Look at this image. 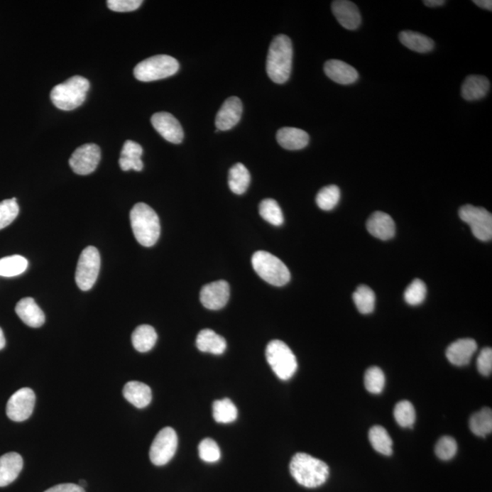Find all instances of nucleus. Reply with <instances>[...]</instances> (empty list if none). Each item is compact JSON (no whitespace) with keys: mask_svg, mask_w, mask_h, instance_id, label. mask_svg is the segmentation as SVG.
I'll return each mask as SVG.
<instances>
[{"mask_svg":"<svg viewBox=\"0 0 492 492\" xmlns=\"http://www.w3.org/2000/svg\"><path fill=\"white\" fill-rule=\"evenodd\" d=\"M290 472L297 483L305 488H317L329 477L327 463L307 453H297L290 462Z\"/></svg>","mask_w":492,"mask_h":492,"instance_id":"1","label":"nucleus"},{"mask_svg":"<svg viewBox=\"0 0 492 492\" xmlns=\"http://www.w3.org/2000/svg\"><path fill=\"white\" fill-rule=\"evenodd\" d=\"M293 61V46L290 38L278 35L270 45L266 72L273 82L283 84L290 77Z\"/></svg>","mask_w":492,"mask_h":492,"instance_id":"2","label":"nucleus"},{"mask_svg":"<svg viewBox=\"0 0 492 492\" xmlns=\"http://www.w3.org/2000/svg\"><path fill=\"white\" fill-rule=\"evenodd\" d=\"M130 219L138 243L146 247L154 246L160 234V219L155 211L149 205L139 202L131 209Z\"/></svg>","mask_w":492,"mask_h":492,"instance_id":"3","label":"nucleus"},{"mask_svg":"<svg viewBox=\"0 0 492 492\" xmlns=\"http://www.w3.org/2000/svg\"><path fill=\"white\" fill-rule=\"evenodd\" d=\"M89 82L82 76H73L55 86L50 92L53 104L62 111H72L85 102Z\"/></svg>","mask_w":492,"mask_h":492,"instance_id":"4","label":"nucleus"},{"mask_svg":"<svg viewBox=\"0 0 492 492\" xmlns=\"http://www.w3.org/2000/svg\"><path fill=\"white\" fill-rule=\"evenodd\" d=\"M253 270L268 284L283 286L290 281L288 266L278 257L266 251H257L252 257Z\"/></svg>","mask_w":492,"mask_h":492,"instance_id":"5","label":"nucleus"},{"mask_svg":"<svg viewBox=\"0 0 492 492\" xmlns=\"http://www.w3.org/2000/svg\"><path fill=\"white\" fill-rule=\"evenodd\" d=\"M266 360L282 381L292 378L297 371V360L290 347L281 340H273L266 347Z\"/></svg>","mask_w":492,"mask_h":492,"instance_id":"6","label":"nucleus"},{"mask_svg":"<svg viewBox=\"0 0 492 492\" xmlns=\"http://www.w3.org/2000/svg\"><path fill=\"white\" fill-rule=\"evenodd\" d=\"M179 62L168 55H156L141 61L134 69V76L143 82L168 78L179 70Z\"/></svg>","mask_w":492,"mask_h":492,"instance_id":"7","label":"nucleus"},{"mask_svg":"<svg viewBox=\"0 0 492 492\" xmlns=\"http://www.w3.org/2000/svg\"><path fill=\"white\" fill-rule=\"evenodd\" d=\"M101 256L97 248L88 246L82 251L76 269V283L82 291H88L97 281Z\"/></svg>","mask_w":492,"mask_h":492,"instance_id":"8","label":"nucleus"},{"mask_svg":"<svg viewBox=\"0 0 492 492\" xmlns=\"http://www.w3.org/2000/svg\"><path fill=\"white\" fill-rule=\"evenodd\" d=\"M459 215L469 225L476 238L483 242L491 240L492 215L486 209L467 204L459 209Z\"/></svg>","mask_w":492,"mask_h":492,"instance_id":"9","label":"nucleus"},{"mask_svg":"<svg viewBox=\"0 0 492 492\" xmlns=\"http://www.w3.org/2000/svg\"><path fill=\"white\" fill-rule=\"evenodd\" d=\"M178 437L172 427H164L157 434L150 449L151 461L156 466L166 465L175 455Z\"/></svg>","mask_w":492,"mask_h":492,"instance_id":"10","label":"nucleus"},{"mask_svg":"<svg viewBox=\"0 0 492 492\" xmlns=\"http://www.w3.org/2000/svg\"><path fill=\"white\" fill-rule=\"evenodd\" d=\"M36 395L30 388L15 392L6 404V416L15 422H22L31 416L34 410Z\"/></svg>","mask_w":492,"mask_h":492,"instance_id":"11","label":"nucleus"},{"mask_svg":"<svg viewBox=\"0 0 492 492\" xmlns=\"http://www.w3.org/2000/svg\"><path fill=\"white\" fill-rule=\"evenodd\" d=\"M101 160V149L94 143H86L77 148L69 160L73 172L80 175H88L94 172Z\"/></svg>","mask_w":492,"mask_h":492,"instance_id":"12","label":"nucleus"},{"mask_svg":"<svg viewBox=\"0 0 492 492\" xmlns=\"http://www.w3.org/2000/svg\"><path fill=\"white\" fill-rule=\"evenodd\" d=\"M230 298V285L224 280H219L205 285L200 293L202 305L210 310H219L224 307Z\"/></svg>","mask_w":492,"mask_h":492,"instance_id":"13","label":"nucleus"},{"mask_svg":"<svg viewBox=\"0 0 492 492\" xmlns=\"http://www.w3.org/2000/svg\"><path fill=\"white\" fill-rule=\"evenodd\" d=\"M153 126L169 143H181L183 140V130L181 124L169 112H157L152 117Z\"/></svg>","mask_w":492,"mask_h":492,"instance_id":"14","label":"nucleus"},{"mask_svg":"<svg viewBox=\"0 0 492 492\" xmlns=\"http://www.w3.org/2000/svg\"><path fill=\"white\" fill-rule=\"evenodd\" d=\"M243 112V104L237 97H230L219 109L215 119V126L218 131H228L239 122Z\"/></svg>","mask_w":492,"mask_h":492,"instance_id":"15","label":"nucleus"},{"mask_svg":"<svg viewBox=\"0 0 492 492\" xmlns=\"http://www.w3.org/2000/svg\"><path fill=\"white\" fill-rule=\"evenodd\" d=\"M334 17L342 27L346 30H356L361 24V16L355 4L347 0H337L332 3Z\"/></svg>","mask_w":492,"mask_h":492,"instance_id":"16","label":"nucleus"},{"mask_svg":"<svg viewBox=\"0 0 492 492\" xmlns=\"http://www.w3.org/2000/svg\"><path fill=\"white\" fill-rule=\"evenodd\" d=\"M476 341L471 339H459L453 342L446 351L447 359L452 365L463 366L468 365L477 351Z\"/></svg>","mask_w":492,"mask_h":492,"instance_id":"17","label":"nucleus"},{"mask_svg":"<svg viewBox=\"0 0 492 492\" xmlns=\"http://www.w3.org/2000/svg\"><path fill=\"white\" fill-rule=\"evenodd\" d=\"M324 73L330 80L339 84L349 85L359 79V72L355 67L342 60H331L327 61L324 67Z\"/></svg>","mask_w":492,"mask_h":492,"instance_id":"18","label":"nucleus"},{"mask_svg":"<svg viewBox=\"0 0 492 492\" xmlns=\"http://www.w3.org/2000/svg\"><path fill=\"white\" fill-rule=\"evenodd\" d=\"M366 229L373 236L387 241L394 237L395 226L390 215L383 212H376L366 222Z\"/></svg>","mask_w":492,"mask_h":492,"instance_id":"19","label":"nucleus"},{"mask_svg":"<svg viewBox=\"0 0 492 492\" xmlns=\"http://www.w3.org/2000/svg\"><path fill=\"white\" fill-rule=\"evenodd\" d=\"M23 469V459L17 452L0 457V487H6L18 477Z\"/></svg>","mask_w":492,"mask_h":492,"instance_id":"20","label":"nucleus"},{"mask_svg":"<svg viewBox=\"0 0 492 492\" xmlns=\"http://www.w3.org/2000/svg\"><path fill=\"white\" fill-rule=\"evenodd\" d=\"M16 313L27 326L34 328L43 327L45 315L33 298L21 299L16 305Z\"/></svg>","mask_w":492,"mask_h":492,"instance_id":"21","label":"nucleus"},{"mask_svg":"<svg viewBox=\"0 0 492 492\" xmlns=\"http://www.w3.org/2000/svg\"><path fill=\"white\" fill-rule=\"evenodd\" d=\"M276 140L285 149L297 151L307 146L310 143V135L301 129L284 127L278 131Z\"/></svg>","mask_w":492,"mask_h":492,"instance_id":"22","label":"nucleus"},{"mask_svg":"<svg viewBox=\"0 0 492 492\" xmlns=\"http://www.w3.org/2000/svg\"><path fill=\"white\" fill-rule=\"evenodd\" d=\"M124 397L135 408H144L152 401V389L149 386L139 381H130L124 386Z\"/></svg>","mask_w":492,"mask_h":492,"instance_id":"23","label":"nucleus"},{"mask_svg":"<svg viewBox=\"0 0 492 492\" xmlns=\"http://www.w3.org/2000/svg\"><path fill=\"white\" fill-rule=\"evenodd\" d=\"M143 153V147L139 143H135L133 141H125L121 153L120 160H119L121 169L124 170V172L130 170L141 172L143 169V163L141 160Z\"/></svg>","mask_w":492,"mask_h":492,"instance_id":"24","label":"nucleus"},{"mask_svg":"<svg viewBox=\"0 0 492 492\" xmlns=\"http://www.w3.org/2000/svg\"><path fill=\"white\" fill-rule=\"evenodd\" d=\"M490 80L486 77L471 75L467 77L461 87V95L466 101H478L484 98L490 91Z\"/></svg>","mask_w":492,"mask_h":492,"instance_id":"25","label":"nucleus"},{"mask_svg":"<svg viewBox=\"0 0 492 492\" xmlns=\"http://www.w3.org/2000/svg\"><path fill=\"white\" fill-rule=\"evenodd\" d=\"M196 346L202 352L222 355L226 349V341L212 329H204L198 334Z\"/></svg>","mask_w":492,"mask_h":492,"instance_id":"26","label":"nucleus"},{"mask_svg":"<svg viewBox=\"0 0 492 492\" xmlns=\"http://www.w3.org/2000/svg\"><path fill=\"white\" fill-rule=\"evenodd\" d=\"M157 333L155 329L149 324H141L133 331L131 341L134 349L141 353H146L153 349L157 342Z\"/></svg>","mask_w":492,"mask_h":492,"instance_id":"27","label":"nucleus"},{"mask_svg":"<svg viewBox=\"0 0 492 492\" xmlns=\"http://www.w3.org/2000/svg\"><path fill=\"white\" fill-rule=\"evenodd\" d=\"M400 40L408 49L419 53H430L434 49V41L432 38L419 32L402 31L400 34Z\"/></svg>","mask_w":492,"mask_h":492,"instance_id":"28","label":"nucleus"},{"mask_svg":"<svg viewBox=\"0 0 492 492\" xmlns=\"http://www.w3.org/2000/svg\"><path fill=\"white\" fill-rule=\"evenodd\" d=\"M251 181L249 170L243 163H236L231 167L228 176V185L236 195H243L248 189Z\"/></svg>","mask_w":492,"mask_h":492,"instance_id":"29","label":"nucleus"},{"mask_svg":"<svg viewBox=\"0 0 492 492\" xmlns=\"http://www.w3.org/2000/svg\"><path fill=\"white\" fill-rule=\"evenodd\" d=\"M369 442L373 448L382 455L390 456L393 453V442L387 430L381 426L371 427L368 433Z\"/></svg>","mask_w":492,"mask_h":492,"instance_id":"30","label":"nucleus"},{"mask_svg":"<svg viewBox=\"0 0 492 492\" xmlns=\"http://www.w3.org/2000/svg\"><path fill=\"white\" fill-rule=\"evenodd\" d=\"M469 429L478 437H486L492 432V411L484 408L472 415L469 420Z\"/></svg>","mask_w":492,"mask_h":492,"instance_id":"31","label":"nucleus"},{"mask_svg":"<svg viewBox=\"0 0 492 492\" xmlns=\"http://www.w3.org/2000/svg\"><path fill=\"white\" fill-rule=\"evenodd\" d=\"M353 300L361 314H371L374 311L376 295L368 285H360L353 294Z\"/></svg>","mask_w":492,"mask_h":492,"instance_id":"32","label":"nucleus"},{"mask_svg":"<svg viewBox=\"0 0 492 492\" xmlns=\"http://www.w3.org/2000/svg\"><path fill=\"white\" fill-rule=\"evenodd\" d=\"M28 268V260L21 256H6L0 259V275L13 278L21 275Z\"/></svg>","mask_w":492,"mask_h":492,"instance_id":"33","label":"nucleus"},{"mask_svg":"<svg viewBox=\"0 0 492 492\" xmlns=\"http://www.w3.org/2000/svg\"><path fill=\"white\" fill-rule=\"evenodd\" d=\"M213 416L218 423H231L237 419L238 410L229 398H224L214 402Z\"/></svg>","mask_w":492,"mask_h":492,"instance_id":"34","label":"nucleus"},{"mask_svg":"<svg viewBox=\"0 0 492 492\" xmlns=\"http://www.w3.org/2000/svg\"><path fill=\"white\" fill-rule=\"evenodd\" d=\"M259 214L269 224L280 226L284 223V215L278 202L273 199H265L259 205Z\"/></svg>","mask_w":492,"mask_h":492,"instance_id":"35","label":"nucleus"},{"mask_svg":"<svg viewBox=\"0 0 492 492\" xmlns=\"http://www.w3.org/2000/svg\"><path fill=\"white\" fill-rule=\"evenodd\" d=\"M394 417L400 427H412L416 421V411L413 405L408 400L398 402L395 407Z\"/></svg>","mask_w":492,"mask_h":492,"instance_id":"36","label":"nucleus"},{"mask_svg":"<svg viewBox=\"0 0 492 492\" xmlns=\"http://www.w3.org/2000/svg\"><path fill=\"white\" fill-rule=\"evenodd\" d=\"M340 200V190L337 185H328L321 189L317 195V204L324 211L332 210Z\"/></svg>","mask_w":492,"mask_h":492,"instance_id":"37","label":"nucleus"},{"mask_svg":"<svg viewBox=\"0 0 492 492\" xmlns=\"http://www.w3.org/2000/svg\"><path fill=\"white\" fill-rule=\"evenodd\" d=\"M364 383L366 390L372 394H381L386 384L384 372L378 366H372L366 371Z\"/></svg>","mask_w":492,"mask_h":492,"instance_id":"38","label":"nucleus"},{"mask_svg":"<svg viewBox=\"0 0 492 492\" xmlns=\"http://www.w3.org/2000/svg\"><path fill=\"white\" fill-rule=\"evenodd\" d=\"M427 288L425 283L420 279H415L405 291L404 298L410 305H417L425 300Z\"/></svg>","mask_w":492,"mask_h":492,"instance_id":"39","label":"nucleus"},{"mask_svg":"<svg viewBox=\"0 0 492 492\" xmlns=\"http://www.w3.org/2000/svg\"><path fill=\"white\" fill-rule=\"evenodd\" d=\"M18 213L17 199H8L0 202V230L9 226L17 218Z\"/></svg>","mask_w":492,"mask_h":492,"instance_id":"40","label":"nucleus"},{"mask_svg":"<svg viewBox=\"0 0 492 492\" xmlns=\"http://www.w3.org/2000/svg\"><path fill=\"white\" fill-rule=\"evenodd\" d=\"M199 456L205 462H217L221 458V452L214 439H204L199 445Z\"/></svg>","mask_w":492,"mask_h":492,"instance_id":"41","label":"nucleus"},{"mask_svg":"<svg viewBox=\"0 0 492 492\" xmlns=\"http://www.w3.org/2000/svg\"><path fill=\"white\" fill-rule=\"evenodd\" d=\"M457 452H458V445L456 440L452 437L445 436L437 442L435 452L442 461H449L454 458Z\"/></svg>","mask_w":492,"mask_h":492,"instance_id":"42","label":"nucleus"},{"mask_svg":"<svg viewBox=\"0 0 492 492\" xmlns=\"http://www.w3.org/2000/svg\"><path fill=\"white\" fill-rule=\"evenodd\" d=\"M143 4L141 0H108L107 6L115 12H131L136 11Z\"/></svg>","mask_w":492,"mask_h":492,"instance_id":"43","label":"nucleus"},{"mask_svg":"<svg viewBox=\"0 0 492 492\" xmlns=\"http://www.w3.org/2000/svg\"><path fill=\"white\" fill-rule=\"evenodd\" d=\"M478 371L481 375L491 376L492 371V350L491 347H485L481 350L477 359Z\"/></svg>","mask_w":492,"mask_h":492,"instance_id":"44","label":"nucleus"},{"mask_svg":"<svg viewBox=\"0 0 492 492\" xmlns=\"http://www.w3.org/2000/svg\"><path fill=\"white\" fill-rule=\"evenodd\" d=\"M44 492H85L84 488L80 487L79 485L72 483H65L57 485L49 488Z\"/></svg>","mask_w":492,"mask_h":492,"instance_id":"45","label":"nucleus"},{"mask_svg":"<svg viewBox=\"0 0 492 492\" xmlns=\"http://www.w3.org/2000/svg\"><path fill=\"white\" fill-rule=\"evenodd\" d=\"M474 4L480 6L481 9H487V11H491L492 9V1L491 0H475L474 1Z\"/></svg>","mask_w":492,"mask_h":492,"instance_id":"46","label":"nucleus"},{"mask_svg":"<svg viewBox=\"0 0 492 492\" xmlns=\"http://www.w3.org/2000/svg\"><path fill=\"white\" fill-rule=\"evenodd\" d=\"M423 3L426 6H430V8H436V6H443L446 1H444V0H425Z\"/></svg>","mask_w":492,"mask_h":492,"instance_id":"47","label":"nucleus"},{"mask_svg":"<svg viewBox=\"0 0 492 492\" xmlns=\"http://www.w3.org/2000/svg\"><path fill=\"white\" fill-rule=\"evenodd\" d=\"M5 346H6V339H5V337H4V333H3L1 327H0V350L4 349Z\"/></svg>","mask_w":492,"mask_h":492,"instance_id":"48","label":"nucleus"},{"mask_svg":"<svg viewBox=\"0 0 492 492\" xmlns=\"http://www.w3.org/2000/svg\"><path fill=\"white\" fill-rule=\"evenodd\" d=\"M80 487H82V488H84L87 486V482L85 481H80Z\"/></svg>","mask_w":492,"mask_h":492,"instance_id":"49","label":"nucleus"}]
</instances>
